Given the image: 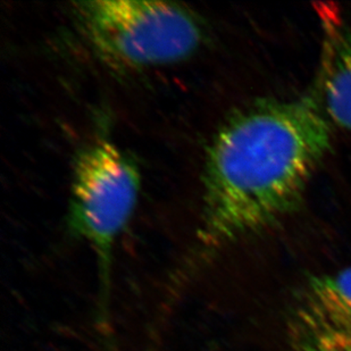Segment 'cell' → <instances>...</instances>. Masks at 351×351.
Segmentation results:
<instances>
[{"label":"cell","mask_w":351,"mask_h":351,"mask_svg":"<svg viewBox=\"0 0 351 351\" xmlns=\"http://www.w3.org/2000/svg\"><path fill=\"white\" fill-rule=\"evenodd\" d=\"M293 351H351V266L302 285L288 316Z\"/></svg>","instance_id":"cell-4"},{"label":"cell","mask_w":351,"mask_h":351,"mask_svg":"<svg viewBox=\"0 0 351 351\" xmlns=\"http://www.w3.org/2000/svg\"><path fill=\"white\" fill-rule=\"evenodd\" d=\"M80 34L108 66L146 70L188 60L205 29L193 10L176 3L91 0L74 3Z\"/></svg>","instance_id":"cell-2"},{"label":"cell","mask_w":351,"mask_h":351,"mask_svg":"<svg viewBox=\"0 0 351 351\" xmlns=\"http://www.w3.org/2000/svg\"><path fill=\"white\" fill-rule=\"evenodd\" d=\"M140 183L136 162L104 133L86 143L74 159L67 229L96 255L103 328L108 324L114 247L136 210Z\"/></svg>","instance_id":"cell-3"},{"label":"cell","mask_w":351,"mask_h":351,"mask_svg":"<svg viewBox=\"0 0 351 351\" xmlns=\"http://www.w3.org/2000/svg\"><path fill=\"white\" fill-rule=\"evenodd\" d=\"M331 141L330 119L308 97L257 100L234 112L206 155L202 245L217 248L291 212Z\"/></svg>","instance_id":"cell-1"},{"label":"cell","mask_w":351,"mask_h":351,"mask_svg":"<svg viewBox=\"0 0 351 351\" xmlns=\"http://www.w3.org/2000/svg\"><path fill=\"white\" fill-rule=\"evenodd\" d=\"M321 82L325 114L351 132V31L328 41Z\"/></svg>","instance_id":"cell-5"}]
</instances>
